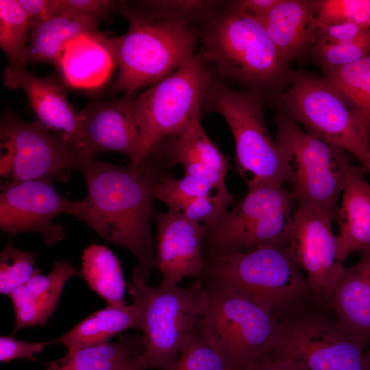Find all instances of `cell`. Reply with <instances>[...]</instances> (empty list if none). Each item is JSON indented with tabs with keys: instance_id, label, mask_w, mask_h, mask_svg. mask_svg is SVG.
Segmentation results:
<instances>
[{
	"instance_id": "cell-1",
	"label": "cell",
	"mask_w": 370,
	"mask_h": 370,
	"mask_svg": "<svg viewBox=\"0 0 370 370\" xmlns=\"http://www.w3.org/2000/svg\"><path fill=\"white\" fill-rule=\"evenodd\" d=\"M79 171L88 194L77 218L104 240L132 253L137 262L133 271L147 281L154 268L150 219L160 169L149 161L133 169L93 158Z\"/></svg>"
},
{
	"instance_id": "cell-2",
	"label": "cell",
	"mask_w": 370,
	"mask_h": 370,
	"mask_svg": "<svg viewBox=\"0 0 370 370\" xmlns=\"http://www.w3.org/2000/svg\"><path fill=\"white\" fill-rule=\"evenodd\" d=\"M202 24L199 55L206 65L221 77L276 101L289 85L294 71L282 59L260 21L225 5Z\"/></svg>"
},
{
	"instance_id": "cell-3",
	"label": "cell",
	"mask_w": 370,
	"mask_h": 370,
	"mask_svg": "<svg viewBox=\"0 0 370 370\" xmlns=\"http://www.w3.org/2000/svg\"><path fill=\"white\" fill-rule=\"evenodd\" d=\"M204 285L247 300L278 321L315 297L286 246L266 245L205 259Z\"/></svg>"
},
{
	"instance_id": "cell-4",
	"label": "cell",
	"mask_w": 370,
	"mask_h": 370,
	"mask_svg": "<svg viewBox=\"0 0 370 370\" xmlns=\"http://www.w3.org/2000/svg\"><path fill=\"white\" fill-rule=\"evenodd\" d=\"M127 289L140 314L143 356L150 369L173 370L195 332L208 301L204 284L156 288L134 271Z\"/></svg>"
},
{
	"instance_id": "cell-5",
	"label": "cell",
	"mask_w": 370,
	"mask_h": 370,
	"mask_svg": "<svg viewBox=\"0 0 370 370\" xmlns=\"http://www.w3.org/2000/svg\"><path fill=\"white\" fill-rule=\"evenodd\" d=\"M129 21L128 31L112 38L119 72L108 90L132 96L160 82L194 55L199 34L184 21H150L119 12Z\"/></svg>"
},
{
	"instance_id": "cell-6",
	"label": "cell",
	"mask_w": 370,
	"mask_h": 370,
	"mask_svg": "<svg viewBox=\"0 0 370 370\" xmlns=\"http://www.w3.org/2000/svg\"><path fill=\"white\" fill-rule=\"evenodd\" d=\"M365 343L316 298L278 320L265 360H291L308 370H368Z\"/></svg>"
},
{
	"instance_id": "cell-7",
	"label": "cell",
	"mask_w": 370,
	"mask_h": 370,
	"mask_svg": "<svg viewBox=\"0 0 370 370\" xmlns=\"http://www.w3.org/2000/svg\"><path fill=\"white\" fill-rule=\"evenodd\" d=\"M266 96L253 90L232 89L212 79L203 99L206 107L221 114L234 137L238 171L247 190L288 182L284 157L267 130Z\"/></svg>"
},
{
	"instance_id": "cell-8",
	"label": "cell",
	"mask_w": 370,
	"mask_h": 370,
	"mask_svg": "<svg viewBox=\"0 0 370 370\" xmlns=\"http://www.w3.org/2000/svg\"><path fill=\"white\" fill-rule=\"evenodd\" d=\"M276 143L297 204L320 209L336 221L339 195L354 166L349 153L303 130L277 103Z\"/></svg>"
},
{
	"instance_id": "cell-9",
	"label": "cell",
	"mask_w": 370,
	"mask_h": 370,
	"mask_svg": "<svg viewBox=\"0 0 370 370\" xmlns=\"http://www.w3.org/2000/svg\"><path fill=\"white\" fill-rule=\"evenodd\" d=\"M296 202L295 192L282 186L266 184L247 190L230 212L208 228L204 259L266 245L285 246Z\"/></svg>"
},
{
	"instance_id": "cell-10",
	"label": "cell",
	"mask_w": 370,
	"mask_h": 370,
	"mask_svg": "<svg viewBox=\"0 0 370 370\" xmlns=\"http://www.w3.org/2000/svg\"><path fill=\"white\" fill-rule=\"evenodd\" d=\"M213 72L199 54L133 99L145 159L167 138L181 134L201 108Z\"/></svg>"
},
{
	"instance_id": "cell-11",
	"label": "cell",
	"mask_w": 370,
	"mask_h": 370,
	"mask_svg": "<svg viewBox=\"0 0 370 370\" xmlns=\"http://www.w3.org/2000/svg\"><path fill=\"white\" fill-rule=\"evenodd\" d=\"M275 101L306 132L352 154L362 166L370 160V138L367 132L323 77L294 71L289 87Z\"/></svg>"
},
{
	"instance_id": "cell-12",
	"label": "cell",
	"mask_w": 370,
	"mask_h": 370,
	"mask_svg": "<svg viewBox=\"0 0 370 370\" xmlns=\"http://www.w3.org/2000/svg\"><path fill=\"white\" fill-rule=\"evenodd\" d=\"M1 190L41 178L66 181L86 159L38 121L24 122L12 114L1 120Z\"/></svg>"
},
{
	"instance_id": "cell-13",
	"label": "cell",
	"mask_w": 370,
	"mask_h": 370,
	"mask_svg": "<svg viewBox=\"0 0 370 370\" xmlns=\"http://www.w3.org/2000/svg\"><path fill=\"white\" fill-rule=\"evenodd\" d=\"M204 286L208 301L201 328L232 369L264 359L278 319L247 300Z\"/></svg>"
},
{
	"instance_id": "cell-14",
	"label": "cell",
	"mask_w": 370,
	"mask_h": 370,
	"mask_svg": "<svg viewBox=\"0 0 370 370\" xmlns=\"http://www.w3.org/2000/svg\"><path fill=\"white\" fill-rule=\"evenodd\" d=\"M53 180L41 178L14 184L1 190L0 229L9 239L21 233L38 232L45 245L62 241L66 230L53 219L66 213L76 218L84 200L70 201L59 194Z\"/></svg>"
},
{
	"instance_id": "cell-15",
	"label": "cell",
	"mask_w": 370,
	"mask_h": 370,
	"mask_svg": "<svg viewBox=\"0 0 370 370\" xmlns=\"http://www.w3.org/2000/svg\"><path fill=\"white\" fill-rule=\"evenodd\" d=\"M334 221L323 210L297 203L292 229L286 244L301 269L314 297L327 303L345 267L337 258Z\"/></svg>"
},
{
	"instance_id": "cell-16",
	"label": "cell",
	"mask_w": 370,
	"mask_h": 370,
	"mask_svg": "<svg viewBox=\"0 0 370 370\" xmlns=\"http://www.w3.org/2000/svg\"><path fill=\"white\" fill-rule=\"evenodd\" d=\"M152 217L157 225L153 267L162 275L160 285L177 286L187 278L200 280L206 266L203 248L207 226L169 210H153Z\"/></svg>"
},
{
	"instance_id": "cell-17",
	"label": "cell",
	"mask_w": 370,
	"mask_h": 370,
	"mask_svg": "<svg viewBox=\"0 0 370 370\" xmlns=\"http://www.w3.org/2000/svg\"><path fill=\"white\" fill-rule=\"evenodd\" d=\"M133 99V95H124L116 100H96L77 112L86 136L88 159H93L102 151H115L126 155L130 159L128 165L133 169L144 164L141 135L132 110Z\"/></svg>"
},
{
	"instance_id": "cell-18",
	"label": "cell",
	"mask_w": 370,
	"mask_h": 370,
	"mask_svg": "<svg viewBox=\"0 0 370 370\" xmlns=\"http://www.w3.org/2000/svg\"><path fill=\"white\" fill-rule=\"evenodd\" d=\"M3 81L8 88L21 89L26 94L36 120L88 159L84 128L62 84L49 77H39L24 66L10 65L3 71Z\"/></svg>"
},
{
	"instance_id": "cell-19",
	"label": "cell",
	"mask_w": 370,
	"mask_h": 370,
	"mask_svg": "<svg viewBox=\"0 0 370 370\" xmlns=\"http://www.w3.org/2000/svg\"><path fill=\"white\" fill-rule=\"evenodd\" d=\"M56 64L67 86L85 90L103 86L118 67L112 38L100 32L70 40Z\"/></svg>"
},
{
	"instance_id": "cell-20",
	"label": "cell",
	"mask_w": 370,
	"mask_h": 370,
	"mask_svg": "<svg viewBox=\"0 0 370 370\" xmlns=\"http://www.w3.org/2000/svg\"><path fill=\"white\" fill-rule=\"evenodd\" d=\"M317 0H281L257 18L288 64L308 53L314 44L317 27Z\"/></svg>"
},
{
	"instance_id": "cell-21",
	"label": "cell",
	"mask_w": 370,
	"mask_h": 370,
	"mask_svg": "<svg viewBox=\"0 0 370 370\" xmlns=\"http://www.w3.org/2000/svg\"><path fill=\"white\" fill-rule=\"evenodd\" d=\"M365 169L353 166L342 190L336 221L337 258L342 262L354 251L370 252V184Z\"/></svg>"
},
{
	"instance_id": "cell-22",
	"label": "cell",
	"mask_w": 370,
	"mask_h": 370,
	"mask_svg": "<svg viewBox=\"0 0 370 370\" xmlns=\"http://www.w3.org/2000/svg\"><path fill=\"white\" fill-rule=\"evenodd\" d=\"M345 267L326 304L336 319L370 345V252Z\"/></svg>"
},
{
	"instance_id": "cell-23",
	"label": "cell",
	"mask_w": 370,
	"mask_h": 370,
	"mask_svg": "<svg viewBox=\"0 0 370 370\" xmlns=\"http://www.w3.org/2000/svg\"><path fill=\"white\" fill-rule=\"evenodd\" d=\"M140 331V312L134 304L125 306L106 305L95 311L68 332L51 339L52 345L64 346L68 354L85 347L109 343V340L128 329Z\"/></svg>"
},
{
	"instance_id": "cell-24",
	"label": "cell",
	"mask_w": 370,
	"mask_h": 370,
	"mask_svg": "<svg viewBox=\"0 0 370 370\" xmlns=\"http://www.w3.org/2000/svg\"><path fill=\"white\" fill-rule=\"evenodd\" d=\"M98 21L67 12H57L49 20L29 28L27 62L56 64L65 45L77 36L97 33Z\"/></svg>"
},
{
	"instance_id": "cell-25",
	"label": "cell",
	"mask_w": 370,
	"mask_h": 370,
	"mask_svg": "<svg viewBox=\"0 0 370 370\" xmlns=\"http://www.w3.org/2000/svg\"><path fill=\"white\" fill-rule=\"evenodd\" d=\"M144 353L142 335L125 334L114 343L85 347L52 362L45 370H118Z\"/></svg>"
},
{
	"instance_id": "cell-26",
	"label": "cell",
	"mask_w": 370,
	"mask_h": 370,
	"mask_svg": "<svg viewBox=\"0 0 370 370\" xmlns=\"http://www.w3.org/2000/svg\"><path fill=\"white\" fill-rule=\"evenodd\" d=\"M80 274L108 305L125 306L127 284L121 262L107 247L91 243L83 251Z\"/></svg>"
},
{
	"instance_id": "cell-27",
	"label": "cell",
	"mask_w": 370,
	"mask_h": 370,
	"mask_svg": "<svg viewBox=\"0 0 370 370\" xmlns=\"http://www.w3.org/2000/svg\"><path fill=\"white\" fill-rule=\"evenodd\" d=\"M199 117L200 109L195 112L184 132L172 138L164 153L166 164L171 167L201 163L225 175L230 169L227 158L208 137Z\"/></svg>"
},
{
	"instance_id": "cell-28",
	"label": "cell",
	"mask_w": 370,
	"mask_h": 370,
	"mask_svg": "<svg viewBox=\"0 0 370 370\" xmlns=\"http://www.w3.org/2000/svg\"><path fill=\"white\" fill-rule=\"evenodd\" d=\"M323 72L370 138V56Z\"/></svg>"
},
{
	"instance_id": "cell-29",
	"label": "cell",
	"mask_w": 370,
	"mask_h": 370,
	"mask_svg": "<svg viewBox=\"0 0 370 370\" xmlns=\"http://www.w3.org/2000/svg\"><path fill=\"white\" fill-rule=\"evenodd\" d=\"M225 1L206 0H154L133 3L119 1L118 12H129L150 21L175 20L201 23L225 5Z\"/></svg>"
},
{
	"instance_id": "cell-30",
	"label": "cell",
	"mask_w": 370,
	"mask_h": 370,
	"mask_svg": "<svg viewBox=\"0 0 370 370\" xmlns=\"http://www.w3.org/2000/svg\"><path fill=\"white\" fill-rule=\"evenodd\" d=\"M28 18L18 0H0V47L12 66H24L28 50Z\"/></svg>"
},
{
	"instance_id": "cell-31",
	"label": "cell",
	"mask_w": 370,
	"mask_h": 370,
	"mask_svg": "<svg viewBox=\"0 0 370 370\" xmlns=\"http://www.w3.org/2000/svg\"><path fill=\"white\" fill-rule=\"evenodd\" d=\"M36 251H26L16 248L9 239L0 253V293L8 296L17 287L26 284L40 274L36 265Z\"/></svg>"
},
{
	"instance_id": "cell-32",
	"label": "cell",
	"mask_w": 370,
	"mask_h": 370,
	"mask_svg": "<svg viewBox=\"0 0 370 370\" xmlns=\"http://www.w3.org/2000/svg\"><path fill=\"white\" fill-rule=\"evenodd\" d=\"M219 191L190 175L175 179L161 173L155 189L156 199L164 202L169 211L182 212L195 198Z\"/></svg>"
},
{
	"instance_id": "cell-33",
	"label": "cell",
	"mask_w": 370,
	"mask_h": 370,
	"mask_svg": "<svg viewBox=\"0 0 370 370\" xmlns=\"http://www.w3.org/2000/svg\"><path fill=\"white\" fill-rule=\"evenodd\" d=\"M173 370H232V368L205 334L199 322Z\"/></svg>"
},
{
	"instance_id": "cell-34",
	"label": "cell",
	"mask_w": 370,
	"mask_h": 370,
	"mask_svg": "<svg viewBox=\"0 0 370 370\" xmlns=\"http://www.w3.org/2000/svg\"><path fill=\"white\" fill-rule=\"evenodd\" d=\"M316 18L320 23H353L370 29V0H317Z\"/></svg>"
},
{
	"instance_id": "cell-35",
	"label": "cell",
	"mask_w": 370,
	"mask_h": 370,
	"mask_svg": "<svg viewBox=\"0 0 370 370\" xmlns=\"http://www.w3.org/2000/svg\"><path fill=\"white\" fill-rule=\"evenodd\" d=\"M308 54L323 71L353 63L370 56V29L348 43L313 46Z\"/></svg>"
},
{
	"instance_id": "cell-36",
	"label": "cell",
	"mask_w": 370,
	"mask_h": 370,
	"mask_svg": "<svg viewBox=\"0 0 370 370\" xmlns=\"http://www.w3.org/2000/svg\"><path fill=\"white\" fill-rule=\"evenodd\" d=\"M234 197L227 190L215 191L193 199L181 212L188 219L205 225H214L227 212Z\"/></svg>"
},
{
	"instance_id": "cell-37",
	"label": "cell",
	"mask_w": 370,
	"mask_h": 370,
	"mask_svg": "<svg viewBox=\"0 0 370 370\" xmlns=\"http://www.w3.org/2000/svg\"><path fill=\"white\" fill-rule=\"evenodd\" d=\"M76 274L70 262L62 259L56 261L47 275H37L25 285L34 299H60L67 281Z\"/></svg>"
},
{
	"instance_id": "cell-38",
	"label": "cell",
	"mask_w": 370,
	"mask_h": 370,
	"mask_svg": "<svg viewBox=\"0 0 370 370\" xmlns=\"http://www.w3.org/2000/svg\"><path fill=\"white\" fill-rule=\"evenodd\" d=\"M370 29L353 23L325 25L317 21L313 46H332L352 42Z\"/></svg>"
},
{
	"instance_id": "cell-39",
	"label": "cell",
	"mask_w": 370,
	"mask_h": 370,
	"mask_svg": "<svg viewBox=\"0 0 370 370\" xmlns=\"http://www.w3.org/2000/svg\"><path fill=\"white\" fill-rule=\"evenodd\" d=\"M58 301L33 299L29 304L14 310V336L22 328L45 324Z\"/></svg>"
},
{
	"instance_id": "cell-40",
	"label": "cell",
	"mask_w": 370,
	"mask_h": 370,
	"mask_svg": "<svg viewBox=\"0 0 370 370\" xmlns=\"http://www.w3.org/2000/svg\"><path fill=\"white\" fill-rule=\"evenodd\" d=\"M52 345L51 340L29 343L18 340L11 335L0 337V362H10L18 359L37 362L36 354Z\"/></svg>"
},
{
	"instance_id": "cell-41",
	"label": "cell",
	"mask_w": 370,
	"mask_h": 370,
	"mask_svg": "<svg viewBox=\"0 0 370 370\" xmlns=\"http://www.w3.org/2000/svg\"><path fill=\"white\" fill-rule=\"evenodd\" d=\"M119 1L109 0H59L57 12H67L92 18L107 20Z\"/></svg>"
},
{
	"instance_id": "cell-42",
	"label": "cell",
	"mask_w": 370,
	"mask_h": 370,
	"mask_svg": "<svg viewBox=\"0 0 370 370\" xmlns=\"http://www.w3.org/2000/svg\"><path fill=\"white\" fill-rule=\"evenodd\" d=\"M31 25L43 23L57 12L59 0H18Z\"/></svg>"
},
{
	"instance_id": "cell-43",
	"label": "cell",
	"mask_w": 370,
	"mask_h": 370,
	"mask_svg": "<svg viewBox=\"0 0 370 370\" xmlns=\"http://www.w3.org/2000/svg\"><path fill=\"white\" fill-rule=\"evenodd\" d=\"M184 175H190L211 185L215 190H226L225 175L201 163H188L182 166Z\"/></svg>"
},
{
	"instance_id": "cell-44",
	"label": "cell",
	"mask_w": 370,
	"mask_h": 370,
	"mask_svg": "<svg viewBox=\"0 0 370 370\" xmlns=\"http://www.w3.org/2000/svg\"><path fill=\"white\" fill-rule=\"evenodd\" d=\"M281 0H236L226 2L230 10L253 16L262 15L280 3Z\"/></svg>"
},
{
	"instance_id": "cell-45",
	"label": "cell",
	"mask_w": 370,
	"mask_h": 370,
	"mask_svg": "<svg viewBox=\"0 0 370 370\" xmlns=\"http://www.w3.org/2000/svg\"><path fill=\"white\" fill-rule=\"evenodd\" d=\"M8 297L12 301L14 310L29 304L33 299L31 292L25 284L15 288Z\"/></svg>"
},
{
	"instance_id": "cell-46",
	"label": "cell",
	"mask_w": 370,
	"mask_h": 370,
	"mask_svg": "<svg viewBox=\"0 0 370 370\" xmlns=\"http://www.w3.org/2000/svg\"><path fill=\"white\" fill-rule=\"evenodd\" d=\"M262 360L273 370H308L301 365L291 360Z\"/></svg>"
},
{
	"instance_id": "cell-47",
	"label": "cell",
	"mask_w": 370,
	"mask_h": 370,
	"mask_svg": "<svg viewBox=\"0 0 370 370\" xmlns=\"http://www.w3.org/2000/svg\"><path fill=\"white\" fill-rule=\"evenodd\" d=\"M149 365L143 356V354L130 365L118 370H147Z\"/></svg>"
},
{
	"instance_id": "cell-48",
	"label": "cell",
	"mask_w": 370,
	"mask_h": 370,
	"mask_svg": "<svg viewBox=\"0 0 370 370\" xmlns=\"http://www.w3.org/2000/svg\"><path fill=\"white\" fill-rule=\"evenodd\" d=\"M232 370H273L264 360H260L249 365L233 369Z\"/></svg>"
},
{
	"instance_id": "cell-49",
	"label": "cell",
	"mask_w": 370,
	"mask_h": 370,
	"mask_svg": "<svg viewBox=\"0 0 370 370\" xmlns=\"http://www.w3.org/2000/svg\"><path fill=\"white\" fill-rule=\"evenodd\" d=\"M365 361L368 370H370V346L368 350L365 352Z\"/></svg>"
},
{
	"instance_id": "cell-50",
	"label": "cell",
	"mask_w": 370,
	"mask_h": 370,
	"mask_svg": "<svg viewBox=\"0 0 370 370\" xmlns=\"http://www.w3.org/2000/svg\"><path fill=\"white\" fill-rule=\"evenodd\" d=\"M362 166L365 169V171L368 172L370 175V160Z\"/></svg>"
}]
</instances>
